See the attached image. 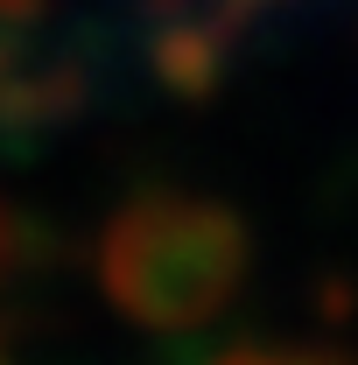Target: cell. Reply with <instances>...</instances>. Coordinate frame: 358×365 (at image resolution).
Listing matches in <instances>:
<instances>
[]
</instances>
